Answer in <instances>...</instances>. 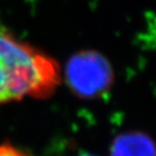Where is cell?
Returning <instances> with one entry per match:
<instances>
[{"instance_id": "3957f363", "label": "cell", "mask_w": 156, "mask_h": 156, "mask_svg": "<svg viewBox=\"0 0 156 156\" xmlns=\"http://www.w3.org/2000/svg\"><path fill=\"white\" fill-rule=\"evenodd\" d=\"M110 156H156V142L143 131H125L113 140Z\"/></svg>"}, {"instance_id": "277c9868", "label": "cell", "mask_w": 156, "mask_h": 156, "mask_svg": "<svg viewBox=\"0 0 156 156\" xmlns=\"http://www.w3.org/2000/svg\"><path fill=\"white\" fill-rule=\"evenodd\" d=\"M0 156H27V154L12 144L5 143L0 144Z\"/></svg>"}, {"instance_id": "5b68a950", "label": "cell", "mask_w": 156, "mask_h": 156, "mask_svg": "<svg viewBox=\"0 0 156 156\" xmlns=\"http://www.w3.org/2000/svg\"><path fill=\"white\" fill-rule=\"evenodd\" d=\"M77 156H95L93 154H90V153H79Z\"/></svg>"}, {"instance_id": "6da1fadb", "label": "cell", "mask_w": 156, "mask_h": 156, "mask_svg": "<svg viewBox=\"0 0 156 156\" xmlns=\"http://www.w3.org/2000/svg\"><path fill=\"white\" fill-rule=\"evenodd\" d=\"M62 73L58 62L17 38L0 20V106L23 99H47Z\"/></svg>"}, {"instance_id": "7a4b0ae2", "label": "cell", "mask_w": 156, "mask_h": 156, "mask_svg": "<svg viewBox=\"0 0 156 156\" xmlns=\"http://www.w3.org/2000/svg\"><path fill=\"white\" fill-rule=\"evenodd\" d=\"M64 78L76 97L91 100L104 95L114 83V69L101 52L83 50L66 62Z\"/></svg>"}]
</instances>
